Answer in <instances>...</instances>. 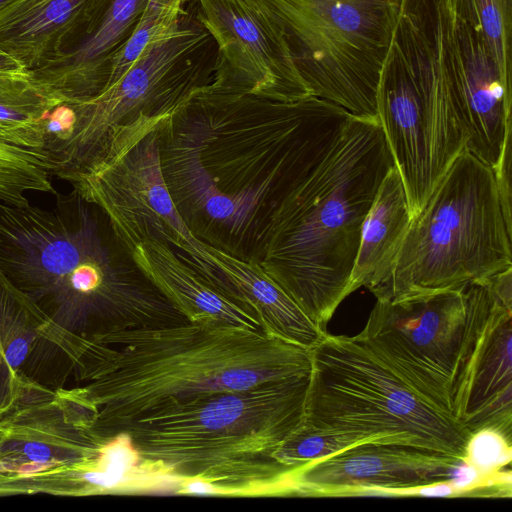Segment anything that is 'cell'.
Masks as SVG:
<instances>
[{
	"instance_id": "7402d4cb",
	"label": "cell",
	"mask_w": 512,
	"mask_h": 512,
	"mask_svg": "<svg viewBox=\"0 0 512 512\" xmlns=\"http://www.w3.org/2000/svg\"><path fill=\"white\" fill-rule=\"evenodd\" d=\"M51 176L42 153L15 145L0 128V201L21 206L30 192L55 194Z\"/></svg>"
},
{
	"instance_id": "3957f363",
	"label": "cell",
	"mask_w": 512,
	"mask_h": 512,
	"mask_svg": "<svg viewBox=\"0 0 512 512\" xmlns=\"http://www.w3.org/2000/svg\"><path fill=\"white\" fill-rule=\"evenodd\" d=\"M393 166L379 119L351 115L326 157L270 214L260 265L324 331L351 294L362 226Z\"/></svg>"
},
{
	"instance_id": "f1b7e54d",
	"label": "cell",
	"mask_w": 512,
	"mask_h": 512,
	"mask_svg": "<svg viewBox=\"0 0 512 512\" xmlns=\"http://www.w3.org/2000/svg\"><path fill=\"white\" fill-rule=\"evenodd\" d=\"M23 452L33 462H48L51 457L50 448L41 442L26 443Z\"/></svg>"
},
{
	"instance_id": "e0dca14e",
	"label": "cell",
	"mask_w": 512,
	"mask_h": 512,
	"mask_svg": "<svg viewBox=\"0 0 512 512\" xmlns=\"http://www.w3.org/2000/svg\"><path fill=\"white\" fill-rule=\"evenodd\" d=\"M201 142L192 140L190 135L175 138L162 157L164 179L172 198L180 196L181 202L205 220L220 223L232 230L241 229L252 220L263 196L270 192L281 199L278 189L270 182H264L252 189L227 192L212 179V173L204 165Z\"/></svg>"
},
{
	"instance_id": "5b68a950",
	"label": "cell",
	"mask_w": 512,
	"mask_h": 512,
	"mask_svg": "<svg viewBox=\"0 0 512 512\" xmlns=\"http://www.w3.org/2000/svg\"><path fill=\"white\" fill-rule=\"evenodd\" d=\"M312 362L305 418L309 426L463 460L471 434L362 342L327 333L312 349Z\"/></svg>"
},
{
	"instance_id": "6da1fadb",
	"label": "cell",
	"mask_w": 512,
	"mask_h": 512,
	"mask_svg": "<svg viewBox=\"0 0 512 512\" xmlns=\"http://www.w3.org/2000/svg\"><path fill=\"white\" fill-rule=\"evenodd\" d=\"M311 376L203 394L147 413L122 431L140 455L149 491L188 480L213 495L293 496L297 468L275 458L305 422ZM119 432V433H120Z\"/></svg>"
},
{
	"instance_id": "8fae6325",
	"label": "cell",
	"mask_w": 512,
	"mask_h": 512,
	"mask_svg": "<svg viewBox=\"0 0 512 512\" xmlns=\"http://www.w3.org/2000/svg\"><path fill=\"white\" fill-rule=\"evenodd\" d=\"M197 1L198 20L218 48L212 92L279 103L313 96L282 23L262 0Z\"/></svg>"
},
{
	"instance_id": "cb8c5ba5",
	"label": "cell",
	"mask_w": 512,
	"mask_h": 512,
	"mask_svg": "<svg viewBox=\"0 0 512 512\" xmlns=\"http://www.w3.org/2000/svg\"><path fill=\"white\" fill-rule=\"evenodd\" d=\"M139 463L131 437L120 432L101 447L95 467L83 474V480L102 490L142 492Z\"/></svg>"
},
{
	"instance_id": "4fadbf2b",
	"label": "cell",
	"mask_w": 512,
	"mask_h": 512,
	"mask_svg": "<svg viewBox=\"0 0 512 512\" xmlns=\"http://www.w3.org/2000/svg\"><path fill=\"white\" fill-rule=\"evenodd\" d=\"M447 39L452 87L465 134V150L497 168L512 137V87L506 85L481 29L447 0Z\"/></svg>"
},
{
	"instance_id": "ba28073f",
	"label": "cell",
	"mask_w": 512,
	"mask_h": 512,
	"mask_svg": "<svg viewBox=\"0 0 512 512\" xmlns=\"http://www.w3.org/2000/svg\"><path fill=\"white\" fill-rule=\"evenodd\" d=\"M0 271L13 285L63 299L116 298L124 291L110 252L80 205L72 223L30 203L0 201Z\"/></svg>"
},
{
	"instance_id": "277c9868",
	"label": "cell",
	"mask_w": 512,
	"mask_h": 512,
	"mask_svg": "<svg viewBox=\"0 0 512 512\" xmlns=\"http://www.w3.org/2000/svg\"><path fill=\"white\" fill-rule=\"evenodd\" d=\"M511 243L493 170L464 150L411 220L373 295L392 301L487 279L512 267Z\"/></svg>"
},
{
	"instance_id": "1f68e13d",
	"label": "cell",
	"mask_w": 512,
	"mask_h": 512,
	"mask_svg": "<svg viewBox=\"0 0 512 512\" xmlns=\"http://www.w3.org/2000/svg\"><path fill=\"white\" fill-rule=\"evenodd\" d=\"M9 469H10L9 465H7L6 463L0 462V471H5V470H9Z\"/></svg>"
},
{
	"instance_id": "30bf717a",
	"label": "cell",
	"mask_w": 512,
	"mask_h": 512,
	"mask_svg": "<svg viewBox=\"0 0 512 512\" xmlns=\"http://www.w3.org/2000/svg\"><path fill=\"white\" fill-rule=\"evenodd\" d=\"M468 317V283L398 300L376 299L364 329L354 338L453 417L452 389Z\"/></svg>"
},
{
	"instance_id": "4316f807",
	"label": "cell",
	"mask_w": 512,
	"mask_h": 512,
	"mask_svg": "<svg viewBox=\"0 0 512 512\" xmlns=\"http://www.w3.org/2000/svg\"><path fill=\"white\" fill-rule=\"evenodd\" d=\"M512 442L501 433L485 428L472 433L466 443L463 461L483 477H492L509 466Z\"/></svg>"
},
{
	"instance_id": "7a4b0ae2",
	"label": "cell",
	"mask_w": 512,
	"mask_h": 512,
	"mask_svg": "<svg viewBox=\"0 0 512 512\" xmlns=\"http://www.w3.org/2000/svg\"><path fill=\"white\" fill-rule=\"evenodd\" d=\"M100 343L96 379L109 438L147 413L199 395L312 374V349L216 318L120 325Z\"/></svg>"
},
{
	"instance_id": "9c48e42d",
	"label": "cell",
	"mask_w": 512,
	"mask_h": 512,
	"mask_svg": "<svg viewBox=\"0 0 512 512\" xmlns=\"http://www.w3.org/2000/svg\"><path fill=\"white\" fill-rule=\"evenodd\" d=\"M153 132L112 162L64 176L80 200L98 206L127 250L153 239L183 250L192 269L223 293L225 280L186 223L170 194L162 170L160 139Z\"/></svg>"
},
{
	"instance_id": "d6986e66",
	"label": "cell",
	"mask_w": 512,
	"mask_h": 512,
	"mask_svg": "<svg viewBox=\"0 0 512 512\" xmlns=\"http://www.w3.org/2000/svg\"><path fill=\"white\" fill-rule=\"evenodd\" d=\"M131 255L142 274L188 321L216 318L264 331L252 312L215 290L194 269L179 260L169 245L147 239L137 245Z\"/></svg>"
},
{
	"instance_id": "603a6c76",
	"label": "cell",
	"mask_w": 512,
	"mask_h": 512,
	"mask_svg": "<svg viewBox=\"0 0 512 512\" xmlns=\"http://www.w3.org/2000/svg\"><path fill=\"white\" fill-rule=\"evenodd\" d=\"M186 1H148L131 35L112 57L105 86L119 79L150 44L181 26L183 4Z\"/></svg>"
},
{
	"instance_id": "52a82bcc",
	"label": "cell",
	"mask_w": 512,
	"mask_h": 512,
	"mask_svg": "<svg viewBox=\"0 0 512 512\" xmlns=\"http://www.w3.org/2000/svg\"><path fill=\"white\" fill-rule=\"evenodd\" d=\"M282 23L313 96L377 116V87L401 0H262Z\"/></svg>"
},
{
	"instance_id": "44dd1931",
	"label": "cell",
	"mask_w": 512,
	"mask_h": 512,
	"mask_svg": "<svg viewBox=\"0 0 512 512\" xmlns=\"http://www.w3.org/2000/svg\"><path fill=\"white\" fill-rule=\"evenodd\" d=\"M54 107L27 71L0 73V128L15 145L42 153L45 120Z\"/></svg>"
},
{
	"instance_id": "9a60e30c",
	"label": "cell",
	"mask_w": 512,
	"mask_h": 512,
	"mask_svg": "<svg viewBox=\"0 0 512 512\" xmlns=\"http://www.w3.org/2000/svg\"><path fill=\"white\" fill-rule=\"evenodd\" d=\"M109 0H12L0 9V49L32 71L60 59L94 30Z\"/></svg>"
},
{
	"instance_id": "2e32d148",
	"label": "cell",
	"mask_w": 512,
	"mask_h": 512,
	"mask_svg": "<svg viewBox=\"0 0 512 512\" xmlns=\"http://www.w3.org/2000/svg\"><path fill=\"white\" fill-rule=\"evenodd\" d=\"M149 0H109L92 33L46 66L27 71L55 106L95 96L105 86L110 61L131 35Z\"/></svg>"
},
{
	"instance_id": "f546056e",
	"label": "cell",
	"mask_w": 512,
	"mask_h": 512,
	"mask_svg": "<svg viewBox=\"0 0 512 512\" xmlns=\"http://www.w3.org/2000/svg\"><path fill=\"white\" fill-rule=\"evenodd\" d=\"M26 71L17 61L0 49V73H17Z\"/></svg>"
},
{
	"instance_id": "d4e9b609",
	"label": "cell",
	"mask_w": 512,
	"mask_h": 512,
	"mask_svg": "<svg viewBox=\"0 0 512 512\" xmlns=\"http://www.w3.org/2000/svg\"><path fill=\"white\" fill-rule=\"evenodd\" d=\"M457 1L465 15L482 30L504 82L511 86L512 0Z\"/></svg>"
},
{
	"instance_id": "484cf974",
	"label": "cell",
	"mask_w": 512,
	"mask_h": 512,
	"mask_svg": "<svg viewBox=\"0 0 512 512\" xmlns=\"http://www.w3.org/2000/svg\"><path fill=\"white\" fill-rule=\"evenodd\" d=\"M365 443L369 442L354 436L323 432L304 422L277 450L275 458L283 465L300 468Z\"/></svg>"
},
{
	"instance_id": "4dcf8cb0",
	"label": "cell",
	"mask_w": 512,
	"mask_h": 512,
	"mask_svg": "<svg viewBox=\"0 0 512 512\" xmlns=\"http://www.w3.org/2000/svg\"><path fill=\"white\" fill-rule=\"evenodd\" d=\"M48 462L40 463V462H33L30 464H25L20 467L19 473L24 475H29L32 473H37L45 468L48 467Z\"/></svg>"
},
{
	"instance_id": "8992f818",
	"label": "cell",
	"mask_w": 512,
	"mask_h": 512,
	"mask_svg": "<svg viewBox=\"0 0 512 512\" xmlns=\"http://www.w3.org/2000/svg\"><path fill=\"white\" fill-rule=\"evenodd\" d=\"M180 26L150 44L133 65L95 96L67 103L74 113L68 136L46 158L59 178L107 164L153 132H164L190 105L203 85L181 64L208 38Z\"/></svg>"
},
{
	"instance_id": "ffe728a7",
	"label": "cell",
	"mask_w": 512,
	"mask_h": 512,
	"mask_svg": "<svg viewBox=\"0 0 512 512\" xmlns=\"http://www.w3.org/2000/svg\"><path fill=\"white\" fill-rule=\"evenodd\" d=\"M411 222L402 178L394 165L385 175L365 217L350 279L351 293H372L388 279Z\"/></svg>"
},
{
	"instance_id": "5bb4252c",
	"label": "cell",
	"mask_w": 512,
	"mask_h": 512,
	"mask_svg": "<svg viewBox=\"0 0 512 512\" xmlns=\"http://www.w3.org/2000/svg\"><path fill=\"white\" fill-rule=\"evenodd\" d=\"M463 460L408 445L365 443L297 468L296 496H399L449 480Z\"/></svg>"
},
{
	"instance_id": "ac0fdd59",
	"label": "cell",
	"mask_w": 512,
	"mask_h": 512,
	"mask_svg": "<svg viewBox=\"0 0 512 512\" xmlns=\"http://www.w3.org/2000/svg\"><path fill=\"white\" fill-rule=\"evenodd\" d=\"M205 247L224 277V295L252 312L266 333L308 349L316 347L327 335L260 263L241 260L206 243Z\"/></svg>"
},
{
	"instance_id": "d6a6232c",
	"label": "cell",
	"mask_w": 512,
	"mask_h": 512,
	"mask_svg": "<svg viewBox=\"0 0 512 512\" xmlns=\"http://www.w3.org/2000/svg\"><path fill=\"white\" fill-rule=\"evenodd\" d=\"M12 0H0V9L10 3Z\"/></svg>"
},
{
	"instance_id": "7c38bea8",
	"label": "cell",
	"mask_w": 512,
	"mask_h": 512,
	"mask_svg": "<svg viewBox=\"0 0 512 512\" xmlns=\"http://www.w3.org/2000/svg\"><path fill=\"white\" fill-rule=\"evenodd\" d=\"M469 317L452 389V415L470 433L493 429L512 442V309L488 278L468 283Z\"/></svg>"
},
{
	"instance_id": "83f0119b",
	"label": "cell",
	"mask_w": 512,
	"mask_h": 512,
	"mask_svg": "<svg viewBox=\"0 0 512 512\" xmlns=\"http://www.w3.org/2000/svg\"><path fill=\"white\" fill-rule=\"evenodd\" d=\"M27 352L28 342L23 338H17L9 344L5 352V360L10 367H17L23 362Z\"/></svg>"
}]
</instances>
